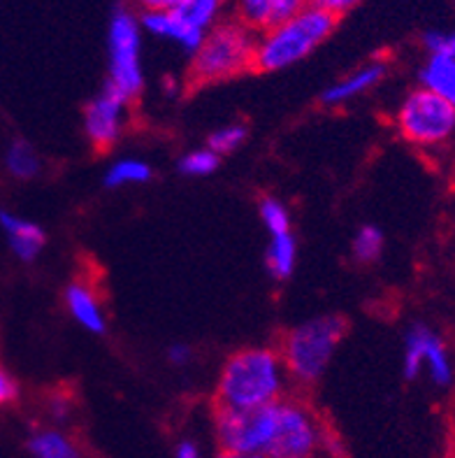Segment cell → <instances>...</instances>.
Segmentation results:
<instances>
[{
	"instance_id": "cell-1",
	"label": "cell",
	"mask_w": 455,
	"mask_h": 458,
	"mask_svg": "<svg viewBox=\"0 0 455 458\" xmlns=\"http://www.w3.org/2000/svg\"><path fill=\"white\" fill-rule=\"evenodd\" d=\"M289 372L282 354L267 347H249L225 360L216 384L221 410H258L277 405L286 394Z\"/></svg>"
},
{
	"instance_id": "cell-2",
	"label": "cell",
	"mask_w": 455,
	"mask_h": 458,
	"mask_svg": "<svg viewBox=\"0 0 455 458\" xmlns=\"http://www.w3.org/2000/svg\"><path fill=\"white\" fill-rule=\"evenodd\" d=\"M337 26V17L307 3L295 17L256 35L254 68L260 72H277L309 56L328 40Z\"/></svg>"
},
{
	"instance_id": "cell-3",
	"label": "cell",
	"mask_w": 455,
	"mask_h": 458,
	"mask_svg": "<svg viewBox=\"0 0 455 458\" xmlns=\"http://www.w3.org/2000/svg\"><path fill=\"white\" fill-rule=\"evenodd\" d=\"M256 33L232 19L219 21L205 33L198 52L193 54L190 77L200 84L223 81L254 68Z\"/></svg>"
},
{
	"instance_id": "cell-4",
	"label": "cell",
	"mask_w": 455,
	"mask_h": 458,
	"mask_svg": "<svg viewBox=\"0 0 455 458\" xmlns=\"http://www.w3.org/2000/svg\"><path fill=\"white\" fill-rule=\"evenodd\" d=\"M344 335V321L340 317H318L295 326L283 337L282 360L289 377L300 384H314L328 370L334 352Z\"/></svg>"
},
{
	"instance_id": "cell-5",
	"label": "cell",
	"mask_w": 455,
	"mask_h": 458,
	"mask_svg": "<svg viewBox=\"0 0 455 458\" xmlns=\"http://www.w3.org/2000/svg\"><path fill=\"white\" fill-rule=\"evenodd\" d=\"M337 442L300 401L277 403V426L265 458H337Z\"/></svg>"
},
{
	"instance_id": "cell-6",
	"label": "cell",
	"mask_w": 455,
	"mask_h": 458,
	"mask_svg": "<svg viewBox=\"0 0 455 458\" xmlns=\"http://www.w3.org/2000/svg\"><path fill=\"white\" fill-rule=\"evenodd\" d=\"M107 61L110 80L107 84L133 100L145 87L142 70V26L139 19L126 7H116L107 30Z\"/></svg>"
},
{
	"instance_id": "cell-7",
	"label": "cell",
	"mask_w": 455,
	"mask_h": 458,
	"mask_svg": "<svg viewBox=\"0 0 455 458\" xmlns=\"http://www.w3.org/2000/svg\"><path fill=\"white\" fill-rule=\"evenodd\" d=\"M402 138L416 147H439L455 133V107L426 89H416L398 110Z\"/></svg>"
},
{
	"instance_id": "cell-8",
	"label": "cell",
	"mask_w": 455,
	"mask_h": 458,
	"mask_svg": "<svg viewBox=\"0 0 455 458\" xmlns=\"http://www.w3.org/2000/svg\"><path fill=\"white\" fill-rule=\"evenodd\" d=\"M274 426H277V405L258 407V410H219L216 437L223 454L265 458L274 436Z\"/></svg>"
},
{
	"instance_id": "cell-9",
	"label": "cell",
	"mask_w": 455,
	"mask_h": 458,
	"mask_svg": "<svg viewBox=\"0 0 455 458\" xmlns=\"http://www.w3.org/2000/svg\"><path fill=\"white\" fill-rule=\"evenodd\" d=\"M402 370L407 379H416L423 370H427L433 384H437V386L453 384L455 375L453 360H451L444 340L423 324L411 326L407 337H404Z\"/></svg>"
},
{
	"instance_id": "cell-10",
	"label": "cell",
	"mask_w": 455,
	"mask_h": 458,
	"mask_svg": "<svg viewBox=\"0 0 455 458\" xmlns=\"http://www.w3.org/2000/svg\"><path fill=\"white\" fill-rule=\"evenodd\" d=\"M128 103L131 100L112 84H105L98 96H93L84 110V133L93 147L110 149L119 142L128 122Z\"/></svg>"
},
{
	"instance_id": "cell-11",
	"label": "cell",
	"mask_w": 455,
	"mask_h": 458,
	"mask_svg": "<svg viewBox=\"0 0 455 458\" xmlns=\"http://www.w3.org/2000/svg\"><path fill=\"white\" fill-rule=\"evenodd\" d=\"M232 5L237 21L260 35L295 17L307 5V0H232Z\"/></svg>"
},
{
	"instance_id": "cell-12",
	"label": "cell",
	"mask_w": 455,
	"mask_h": 458,
	"mask_svg": "<svg viewBox=\"0 0 455 458\" xmlns=\"http://www.w3.org/2000/svg\"><path fill=\"white\" fill-rule=\"evenodd\" d=\"M139 26L147 33L156 35V38H163V40L177 42L184 52H189L190 56L198 52L202 38H205V30L190 26L177 10H158V12H142L139 17Z\"/></svg>"
},
{
	"instance_id": "cell-13",
	"label": "cell",
	"mask_w": 455,
	"mask_h": 458,
	"mask_svg": "<svg viewBox=\"0 0 455 458\" xmlns=\"http://www.w3.org/2000/svg\"><path fill=\"white\" fill-rule=\"evenodd\" d=\"M388 72L386 61H369V64L360 65L353 72H349L346 77L337 80L334 84H330L321 96L323 105H330V107H337V105H344L349 100L363 96V93L372 91L375 87H379L383 77Z\"/></svg>"
},
{
	"instance_id": "cell-14",
	"label": "cell",
	"mask_w": 455,
	"mask_h": 458,
	"mask_svg": "<svg viewBox=\"0 0 455 458\" xmlns=\"http://www.w3.org/2000/svg\"><path fill=\"white\" fill-rule=\"evenodd\" d=\"M0 231L5 233L12 254L23 263L35 261L46 242L45 231L35 221L12 215L5 209H0Z\"/></svg>"
},
{
	"instance_id": "cell-15",
	"label": "cell",
	"mask_w": 455,
	"mask_h": 458,
	"mask_svg": "<svg viewBox=\"0 0 455 458\" xmlns=\"http://www.w3.org/2000/svg\"><path fill=\"white\" fill-rule=\"evenodd\" d=\"M65 308L70 317L84 328V331L100 335L107 328V317H105L103 302L98 293L87 284V282H72L65 289Z\"/></svg>"
},
{
	"instance_id": "cell-16",
	"label": "cell",
	"mask_w": 455,
	"mask_h": 458,
	"mask_svg": "<svg viewBox=\"0 0 455 458\" xmlns=\"http://www.w3.org/2000/svg\"><path fill=\"white\" fill-rule=\"evenodd\" d=\"M421 89L434 93L455 107V58L446 54H434L421 68Z\"/></svg>"
},
{
	"instance_id": "cell-17",
	"label": "cell",
	"mask_w": 455,
	"mask_h": 458,
	"mask_svg": "<svg viewBox=\"0 0 455 458\" xmlns=\"http://www.w3.org/2000/svg\"><path fill=\"white\" fill-rule=\"evenodd\" d=\"M29 454L30 458H81L75 442L54 428L35 430L29 437Z\"/></svg>"
},
{
	"instance_id": "cell-18",
	"label": "cell",
	"mask_w": 455,
	"mask_h": 458,
	"mask_svg": "<svg viewBox=\"0 0 455 458\" xmlns=\"http://www.w3.org/2000/svg\"><path fill=\"white\" fill-rule=\"evenodd\" d=\"M267 273L274 279H286L293 275L295 263H298V242L293 233L283 235H270V244L265 251Z\"/></svg>"
},
{
	"instance_id": "cell-19",
	"label": "cell",
	"mask_w": 455,
	"mask_h": 458,
	"mask_svg": "<svg viewBox=\"0 0 455 458\" xmlns=\"http://www.w3.org/2000/svg\"><path fill=\"white\" fill-rule=\"evenodd\" d=\"M151 180V165L142 158H119L105 173L107 189H123V186L147 184Z\"/></svg>"
},
{
	"instance_id": "cell-20",
	"label": "cell",
	"mask_w": 455,
	"mask_h": 458,
	"mask_svg": "<svg viewBox=\"0 0 455 458\" xmlns=\"http://www.w3.org/2000/svg\"><path fill=\"white\" fill-rule=\"evenodd\" d=\"M231 0H181L174 10L196 29L205 30L207 33L212 26L221 21V14H223L225 5Z\"/></svg>"
},
{
	"instance_id": "cell-21",
	"label": "cell",
	"mask_w": 455,
	"mask_h": 458,
	"mask_svg": "<svg viewBox=\"0 0 455 458\" xmlns=\"http://www.w3.org/2000/svg\"><path fill=\"white\" fill-rule=\"evenodd\" d=\"M5 168L14 180H33L40 173L42 163L33 145L26 140H14L5 151Z\"/></svg>"
},
{
	"instance_id": "cell-22",
	"label": "cell",
	"mask_w": 455,
	"mask_h": 458,
	"mask_svg": "<svg viewBox=\"0 0 455 458\" xmlns=\"http://www.w3.org/2000/svg\"><path fill=\"white\" fill-rule=\"evenodd\" d=\"M260 221H263L265 231H270V235L291 233V212L279 198L267 196L260 200Z\"/></svg>"
},
{
	"instance_id": "cell-23",
	"label": "cell",
	"mask_w": 455,
	"mask_h": 458,
	"mask_svg": "<svg viewBox=\"0 0 455 458\" xmlns=\"http://www.w3.org/2000/svg\"><path fill=\"white\" fill-rule=\"evenodd\" d=\"M353 256L360 263H375L383 251V233L376 226H363L353 238Z\"/></svg>"
},
{
	"instance_id": "cell-24",
	"label": "cell",
	"mask_w": 455,
	"mask_h": 458,
	"mask_svg": "<svg viewBox=\"0 0 455 458\" xmlns=\"http://www.w3.org/2000/svg\"><path fill=\"white\" fill-rule=\"evenodd\" d=\"M219 158L209 147L205 149H193L179 158V173L186 177H207L219 168Z\"/></svg>"
},
{
	"instance_id": "cell-25",
	"label": "cell",
	"mask_w": 455,
	"mask_h": 458,
	"mask_svg": "<svg viewBox=\"0 0 455 458\" xmlns=\"http://www.w3.org/2000/svg\"><path fill=\"white\" fill-rule=\"evenodd\" d=\"M247 140V126L244 123H228V126L216 128L212 135H209V149L221 157V154H231V151L240 149Z\"/></svg>"
},
{
	"instance_id": "cell-26",
	"label": "cell",
	"mask_w": 455,
	"mask_h": 458,
	"mask_svg": "<svg viewBox=\"0 0 455 458\" xmlns=\"http://www.w3.org/2000/svg\"><path fill=\"white\" fill-rule=\"evenodd\" d=\"M19 398V384L10 372L0 368V407L10 405Z\"/></svg>"
},
{
	"instance_id": "cell-27",
	"label": "cell",
	"mask_w": 455,
	"mask_h": 458,
	"mask_svg": "<svg viewBox=\"0 0 455 458\" xmlns=\"http://www.w3.org/2000/svg\"><path fill=\"white\" fill-rule=\"evenodd\" d=\"M307 3L314 7H321V10L330 12V14H334V17H340V14L349 12L351 7H356L360 0H307Z\"/></svg>"
},
{
	"instance_id": "cell-28",
	"label": "cell",
	"mask_w": 455,
	"mask_h": 458,
	"mask_svg": "<svg viewBox=\"0 0 455 458\" xmlns=\"http://www.w3.org/2000/svg\"><path fill=\"white\" fill-rule=\"evenodd\" d=\"M167 359H170V363H173V366L181 368V366H186L190 359H193V349H190L189 344L177 343L167 349Z\"/></svg>"
},
{
	"instance_id": "cell-29",
	"label": "cell",
	"mask_w": 455,
	"mask_h": 458,
	"mask_svg": "<svg viewBox=\"0 0 455 458\" xmlns=\"http://www.w3.org/2000/svg\"><path fill=\"white\" fill-rule=\"evenodd\" d=\"M138 3L145 7V12H158V10H174L181 0H138Z\"/></svg>"
},
{
	"instance_id": "cell-30",
	"label": "cell",
	"mask_w": 455,
	"mask_h": 458,
	"mask_svg": "<svg viewBox=\"0 0 455 458\" xmlns=\"http://www.w3.org/2000/svg\"><path fill=\"white\" fill-rule=\"evenodd\" d=\"M49 410H52L54 419H68V414H70L68 398H63V395H56V398L52 401V405H49Z\"/></svg>"
},
{
	"instance_id": "cell-31",
	"label": "cell",
	"mask_w": 455,
	"mask_h": 458,
	"mask_svg": "<svg viewBox=\"0 0 455 458\" xmlns=\"http://www.w3.org/2000/svg\"><path fill=\"white\" fill-rule=\"evenodd\" d=\"M174 458H200V452L193 442H181L174 452Z\"/></svg>"
},
{
	"instance_id": "cell-32",
	"label": "cell",
	"mask_w": 455,
	"mask_h": 458,
	"mask_svg": "<svg viewBox=\"0 0 455 458\" xmlns=\"http://www.w3.org/2000/svg\"><path fill=\"white\" fill-rule=\"evenodd\" d=\"M442 54L455 58V33H444V47H442Z\"/></svg>"
},
{
	"instance_id": "cell-33",
	"label": "cell",
	"mask_w": 455,
	"mask_h": 458,
	"mask_svg": "<svg viewBox=\"0 0 455 458\" xmlns=\"http://www.w3.org/2000/svg\"><path fill=\"white\" fill-rule=\"evenodd\" d=\"M221 458H263V456H240V454H221Z\"/></svg>"
}]
</instances>
